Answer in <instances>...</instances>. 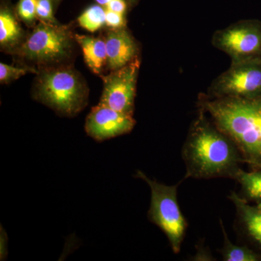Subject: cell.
Segmentation results:
<instances>
[{"mask_svg":"<svg viewBox=\"0 0 261 261\" xmlns=\"http://www.w3.org/2000/svg\"><path fill=\"white\" fill-rule=\"evenodd\" d=\"M34 97L59 114L73 116L87 106L88 90L75 70L51 68L38 77Z\"/></svg>","mask_w":261,"mask_h":261,"instance_id":"obj_3","label":"cell"},{"mask_svg":"<svg viewBox=\"0 0 261 261\" xmlns=\"http://www.w3.org/2000/svg\"><path fill=\"white\" fill-rule=\"evenodd\" d=\"M80 27L90 32H95L106 25V8L94 5L84 10L78 18Z\"/></svg>","mask_w":261,"mask_h":261,"instance_id":"obj_16","label":"cell"},{"mask_svg":"<svg viewBox=\"0 0 261 261\" xmlns=\"http://www.w3.org/2000/svg\"><path fill=\"white\" fill-rule=\"evenodd\" d=\"M130 4H135V3H137V0H127Z\"/></svg>","mask_w":261,"mask_h":261,"instance_id":"obj_24","label":"cell"},{"mask_svg":"<svg viewBox=\"0 0 261 261\" xmlns=\"http://www.w3.org/2000/svg\"><path fill=\"white\" fill-rule=\"evenodd\" d=\"M212 44L231 58V63L261 58V21L245 20L217 31Z\"/></svg>","mask_w":261,"mask_h":261,"instance_id":"obj_7","label":"cell"},{"mask_svg":"<svg viewBox=\"0 0 261 261\" xmlns=\"http://www.w3.org/2000/svg\"><path fill=\"white\" fill-rule=\"evenodd\" d=\"M37 16L47 23H56L53 11V0H37Z\"/></svg>","mask_w":261,"mask_h":261,"instance_id":"obj_19","label":"cell"},{"mask_svg":"<svg viewBox=\"0 0 261 261\" xmlns=\"http://www.w3.org/2000/svg\"><path fill=\"white\" fill-rule=\"evenodd\" d=\"M75 38L82 47L86 64L96 74L102 73L108 61L106 40L80 34Z\"/></svg>","mask_w":261,"mask_h":261,"instance_id":"obj_12","label":"cell"},{"mask_svg":"<svg viewBox=\"0 0 261 261\" xmlns=\"http://www.w3.org/2000/svg\"><path fill=\"white\" fill-rule=\"evenodd\" d=\"M21 37V29L16 19L8 10L0 13V43L2 46L13 45Z\"/></svg>","mask_w":261,"mask_h":261,"instance_id":"obj_15","label":"cell"},{"mask_svg":"<svg viewBox=\"0 0 261 261\" xmlns=\"http://www.w3.org/2000/svg\"><path fill=\"white\" fill-rule=\"evenodd\" d=\"M58 1H60V0H53V2H55V3H56V2H58Z\"/></svg>","mask_w":261,"mask_h":261,"instance_id":"obj_25","label":"cell"},{"mask_svg":"<svg viewBox=\"0 0 261 261\" xmlns=\"http://www.w3.org/2000/svg\"><path fill=\"white\" fill-rule=\"evenodd\" d=\"M95 1L97 2L98 5H102L104 8H106L108 3L112 0H95Z\"/></svg>","mask_w":261,"mask_h":261,"instance_id":"obj_23","label":"cell"},{"mask_svg":"<svg viewBox=\"0 0 261 261\" xmlns=\"http://www.w3.org/2000/svg\"><path fill=\"white\" fill-rule=\"evenodd\" d=\"M188 178H234L244 160L230 137L221 132L200 109L182 148Z\"/></svg>","mask_w":261,"mask_h":261,"instance_id":"obj_1","label":"cell"},{"mask_svg":"<svg viewBox=\"0 0 261 261\" xmlns=\"http://www.w3.org/2000/svg\"><path fill=\"white\" fill-rule=\"evenodd\" d=\"M135 124L133 115L118 112L99 104L87 116L85 130L89 137L102 142L129 133Z\"/></svg>","mask_w":261,"mask_h":261,"instance_id":"obj_9","label":"cell"},{"mask_svg":"<svg viewBox=\"0 0 261 261\" xmlns=\"http://www.w3.org/2000/svg\"><path fill=\"white\" fill-rule=\"evenodd\" d=\"M7 245H8V237L5 230L1 229V260H5L8 255L7 251Z\"/></svg>","mask_w":261,"mask_h":261,"instance_id":"obj_22","label":"cell"},{"mask_svg":"<svg viewBox=\"0 0 261 261\" xmlns=\"http://www.w3.org/2000/svg\"><path fill=\"white\" fill-rule=\"evenodd\" d=\"M108 68L113 71L129 64L137 58V44L124 28L113 29L106 38Z\"/></svg>","mask_w":261,"mask_h":261,"instance_id":"obj_11","label":"cell"},{"mask_svg":"<svg viewBox=\"0 0 261 261\" xmlns=\"http://www.w3.org/2000/svg\"><path fill=\"white\" fill-rule=\"evenodd\" d=\"M220 226L224 238V245L219 250L224 261H261V255L248 245H235L228 238L222 219H219Z\"/></svg>","mask_w":261,"mask_h":261,"instance_id":"obj_14","label":"cell"},{"mask_svg":"<svg viewBox=\"0 0 261 261\" xmlns=\"http://www.w3.org/2000/svg\"><path fill=\"white\" fill-rule=\"evenodd\" d=\"M72 47L73 37L67 27L44 21L20 46L18 54L33 63L49 64L68 58Z\"/></svg>","mask_w":261,"mask_h":261,"instance_id":"obj_5","label":"cell"},{"mask_svg":"<svg viewBox=\"0 0 261 261\" xmlns=\"http://www.w3.org/2000/svg\"><path fill=\"white\" fill-rule=\"evenodd\" d=\"M140 62L138 58L103 78L104 88L99 105L133 115Z\"/></svg>","mask_w":261,"mask_h":261,"instance_id":"obj_8","label":"cell"},{"mask_svg":"<svg viewBox=\"0 0 261 261\" xmlns=\"http://www.w3.org/2000/svg\"><path fill=\"white\" fill-rule=\"evenodd\" d=\"M198 106L232 140L250 170L261 169V96L248 99L201 94Z\"/></svg>","mask_w":261,"mask_h":261,"instance_id":"obj_2","label":"cell"},{"mask_svg":"<svg viewBox=\"0 0 261 261\" xmlns=\"http://www.w3.org/2000/svg\"><path fill=\"white\" fill-rule=\"evenodd\" d=\"M37 0H20L18 5V13L20 18L25 22H32L37 16Z\"/></svg>","mask_w":261,"mask_h":261,"instance_id":"obj_18","label":"cell"},{"mask_svg":"<svg viewBox=\"0 0 261 261\" xmlns=\"http://www.w3.org/2000/svg\"><path fill=\"white\" fill-rule=\"evenodd\" d=\"M35 70L29 68H18L12 65L0 63V81L2 84L9 83L12 81L18 80L29 73H34Z\"/></svg>","mask_w":261,"mask_h":261,"instance_id":"obj_17","label":"cell"},{"mask_svg":"<svg viewBox=\"0 0 261 261\" xmlns=\"http://www.w3.org/2000/svg\"><path fill=\"white\" fill-rule=\"evenodd\" d=\"M228 197L236 209L235 230L243 244L261 255V205L250 203L234 192Z\"/></svg>","mask_w":261,"mask_h":261,"instance_id":"obj_10","label":"cell"},{"mask_svg":"<svg viewBox=\"0 0 261 261\" xmlns=\"http://www.w3.org/2000/svg\"><path fill=\"white\" fill-rule=\"evenodd\" d=\"M233 179L241 189V197L250 203L261 205V169L245 171L240 168Z\"/></svg>","mask_w":261,"mask_h":261,"instance_id":"obj_13","label":"cell"},{"mask_svg":"<svg viewBox=\"0 0 261 261\" xmlns=\"http://www.w3.org/2000/svg\"><path fill=\"white\" fill-rule=\"evenodd\" d=\"M208 97L255 98L261 96V58L231 63L209 87Z\"/></svg>","mask_w":261,"mask_h":261,"instance_id":"obj_6","label":"cell"},{"mask_svg":"<svg viewBox=\"0 0 261 261\" xmlns=\"http://www.w3.org/2000/svg\"><path fill=\"white\" fill-rule=\"evenodd\" d=\"M135 176L144 180L151 190L150 207L147 214L149 221L166 234L173 252L179 253L188 226L178 201V186L185 179L168 186L151 179L139 170Z\"/></svg>","mask_w":261,"mask_h":261,"instance_id":"obj_4","label":"cell"},{"mask_svg":"<svg viewBox=\"0 0 261 261\" xmlns=\"http://www.w3.org/2000/svg\"><path fill=\"white\" fill-rule=\"evenodd\" d=\"M124 14L113 12L106 8V24L113 29L124 28Z\"/></svg>","mask_w":261,"mask_h":261,"instance_id":"obj_20","label":"cell"},{"mask_svg":"<svg viewBox=\"0 0 261 261\" xmlns=\"http://www.w3.org/2000/svg\"><path fill=\"white\" fill-rule=\"evenodd\" d=\"M126 3L124 0H112L108 3L106 8L116 13L124 14L126 13Z\"/></svg>","mask_w":261,"mask_h":261,"instance_id":"obj_21","label":"cell"}]
</instances>
